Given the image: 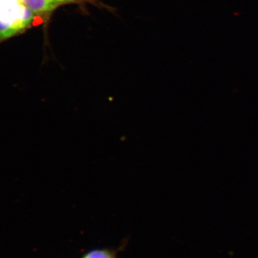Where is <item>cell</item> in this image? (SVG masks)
<instances>
[{"label":"cell","instance_id":"1","mask_svg":"<svg viewBox=\"0 0 258 258\" xmlns=\"http://www.w3.org/2000/svg\"><path fill=\"white\" fill-rule=\"evenodd\" d=\"M35 18L23 0H0V40L30 28Z\"/></svg>","mask_w":258,"mask_h":258},{"label":"cell","instance_id":"2","mask_svg":"<svg viewBox=\"0 0 258 258\" xmlns=\"http://www.w3.org/2000/svg\"><path fill=\"white\" fill-rule=\"evenodd\" d=\"M35 17H46L56 9L50 0H23Z\"/></svg>","mask_w":258,"mask_h":258},{"label":"cell","instance_id":"3","mask_svg":"<svg viewBox=\"0 0 258 258\" xmlns=\"http://www.w3.org/2000/svg\"><path fill=\"white\" fill-rule=\"evenodd\" d=\"M82 258H117L116 252L109 249H96L86 253Z\"/></svg>","mask_w":258,"mask_h":258},{"label":"cell","instance_id":"4","mask_svg":"<svg viewBox=\"0 0 258 258\" xmlns=\"http://www.w3.org/2000/svg\"><path fill=\"white\" fill-rule=\"evenodd\" d=\"M50 1L55 5L56 8L64 4V0H50Z\"/></svg>","mask_w":258,"mask_h":258},{"label":"cell","instance_id":"5","mask_svg":"<svg viewBox=\"0 0 258 258\" xmlns=\"http://www.w3.org/2000/svg\"><path fill=\"white\" fill-rule=\"evenodd\" d=\"M83 0H64V4H67V3H81Z\"/></svg>","mask_w":258,"mask_h":258}]
</instances>
